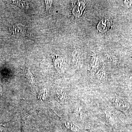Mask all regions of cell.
Returning a JSON list of instances; mask_svg holds the SVG:
<instances>
[{"instance_id":"obj_7","label":"cell","mask_w":132,"mask_h":132,"mask_svg":"<svg viewBox=\"0 0 132 132\" xmlns=\"http://www.w3.org/2000/svg\"><path fill=\"white\" fill-rule=\"evenodd\" d=\"M97 75L99 79L101 80L105 79L106 77V72L105 69L102 68L97 73Z\"/></svg>"},{"instance_id":"obj_2","label":"cell","mask_w":132,"mask_h":132,"mask_svg":"<svg viewBox=\"0 0 132 132\" xmlns=\"http://www.w3.org/2000/svg\"><path fill=\"white\" fill-rule=\"evenodd\" d=\"M11 30L13 34L16 35L23 37L29 36L27 29L21 24H15L11 28Z\"/></svg>"},{"instance_id":"obj_5","label":"cell","mask_w":132,"mask_h":132,"mask_svg":"<svg viewBox=\"0 0 132 132\" xmlns=\"http://www.w3.org/2000/svg\"><path fill=\"white\" fill-rule=\"evenodd\" d=\"M26 77L27 78L29 83L31 84H34L35 83V80L32 74L30 71V68L28 67V65L26 66Z\"/></svg>"},{"instance_id":"obj_6","label":"cell","mask_w":132,"mask_h":132,"mask_svg":"<svg viewBox=\"0 0 132 132\" xmlns=\"http://www.w3.org/2000/svg\"><path fill=\"white\" fill-rule=\"evenodd\" d=\"M14 4L22 9H27L29 7V4L27 1H13Z\"/></svg>"},{"instance_id":"obj_4","label":"cell","mask_w":132,"mask_h":132,"mask_svg":"<svg viewBox=\"0 0 132 132\" xmlns=\"http://www.w3.org/2000/svg\"><path fill=\"white\" fill-rule=\"evenodd\" d=\"M112 101L114 106L121 110L125 111L128 108V104L124 100L120 98H114Z\"/></svg>"},{"instance_id":"obj_9","label":"cell","mask_w":132,"mask_h":132,"mask_svg":"<svg viewBox=\"0 0 132 132\" xmlns=\"http://www.w3.org/2000/svg\"><path fill=\"white\" fill-rule=\"evenodd\" d=\"M56 93L59 100H64L65 99V96L64 93L62 92L61 90H58L56 92Z\"/></svg>"},{"instance_id":"obj_3","label":"cell","mask_w":132,"mask_h":132,"mask_svg":"<svg viewBox=\"0 0 132 132\" xmlns=\"http://www.w3.org/2000/svg\"><path fill=\"white\" fill-rule=\"evenodd\" d=\"M111 25V21L110 19L107 17H104L100 21L97 28L100 31L104 32L109 29Z\"/></svg>"},{"instance_id":"obj_11","label":"cell","mask_w":132,"mask_h":132,"mask_svg":"<svg viewBox=\"0 0 132 132\" xmlns=\"http://www.w3.org/2000/svg\"><path fill=\"white\" fill-rule=\"evenodd\" d=\"M46 89L45 90H43L42 91H41L39 95V98L42 100L43 99L46 97Z\"/></svg>"},{"instance_id":"obj_8","label":"cell","mask_w":132,"mask_h":132,"mask_svg":"<svg viewBox=\"0 0 132 132\" xmlns=\"http://www.w3.org/2000/svg\"><path fill=\"white\" fill-rule=\"evenodd\" d=\"M62 121L65 124V126L67 127V128L71 130H72V131H77L78 129H77V127L75 126V125H74L73 124L67 122L65 120H62Z\"/></svg>"},{"instance_id":"obj_1","label":"cell","mask_w":132,"mask_h":132,"mask_svg":"<svg viewBox=\"0 0 132 132\" xmlns=\"http://www.w3.org/2000/svg\"><path fill=\"white\" fill-rule=\"evenodd\" d=\"M54 64L60 75L62 76L65 72V64L64 59L59 55H53Z\"/></svg>"},{"instance_id":"obj_10","label":"cell","mask_w":132,"mask_h":132,"mask_svg":"<svg viewBox=\"0 0 132 132\" xmlns=\"http://www.w3.org/2000/svg\"><path fill=\"white\" fill-rule=\"evenodd\" d=\"M45 3H46V6L47 10L48 12L50 13V10L51 9V7L52 3H53V1H45Z\"/></svg>"}]
</instances>
